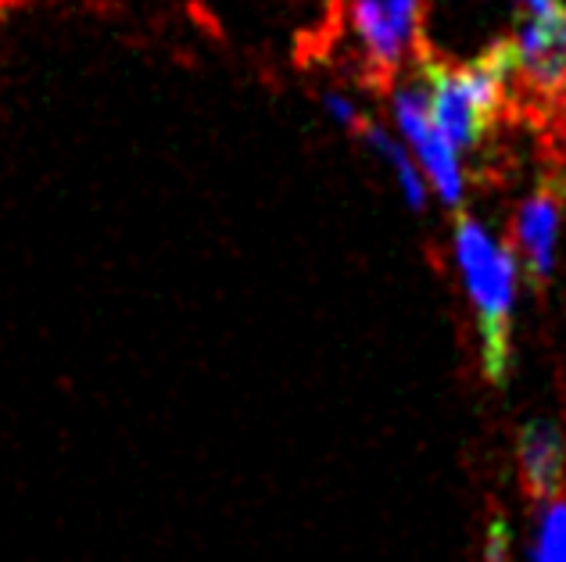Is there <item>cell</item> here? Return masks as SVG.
<instances>
[{
	"instance_id": "9c48e42d",
	"label": "cell",
	"mask_w": 566,
	"mask_h": 562,
	"mask_svg": "<svg viewBox=\"0 0 566 562\" xmlns=\"http://www.w3.org/2000/svg\"><path fill=\"white\" fill-rule=\"evenodd\" d=\"M534 562H566V501L563 498L548 501L542 530H538Z\"/></svg>"
},
{
	"instance_id": "7a4b0ae2",
	"label": "cell",
	"mask_w": 566,
	"mask_h": 562,
	"mask_svg": "<svg viewBox=\"0 0 566 562\" xmlns=\"http://www.w3.org/2000/svg\"><path fill=\"white\" fill-rule=\"evenodd\" d=\"M395 118L406 140L412 144L416 158L427 169L430 187L438 190L444 204L459 209L463 204V169H459V155L452 144L441 137L434 118H430V97L423 86H406L395 94Z\"/></svg>"
},
{
	"instance_id": "30bf717a",
	"label": "cell",
	"mask_w": 566,
	"mask_h": 562,
	"mask_svg": "<svg viewBox=\"0 0 566 562\" xmlns=\"http://www.w3.org/2000/svg\"><path fill=\"white\" fill-rule=\"evenodd\" d=\"M387 11H391L398 40L406 43V47L420 40V0H387Z\"/></svg>"
},
{
	"instance_id": "7c38bea8",
	"label": "cell",
	"mask_w": 566,
	"mask_h": 562,
	"mask_svg": "<svg viewBox=\"0 0 566 562\" xmlns=\"http://www.w3.org/2000/svg\"><path fill=\"white\" fill-rule=\"evenodd\" d=\"M516 4L531 8V14H534V19H556V14L563 11V4H559V0H516Z\"/></svg>"
},
{
	"instance_id": "6da1fadb",
	"label": "cell",
	"mask_w": 566,
	"mask_h": 562,
	"mask_svg": "<svg viewBox=\"0 0 566 562\" xmlns=\"http://www.w3.org/2000/svg\"><path fill=\"white\" fill-rule=\"evenodd\" d=\"M455 258L463 269L470 301L476 308L481 362L491 383H505L513 362V301H516V258L510 247H495L488 230L470 215L455 223Z\"/></svg>"
},
{
	"instance_id": "277c9868",
	"label": "cell",
	"mask_w": 566,
	"mask_h": 562,
	"mask_svg": "<svg viewBox=\"0 0 566 562\" xmlns=\"http://www.w3.org/2000/svg\"><path fill=\"white\" fill-rule=\"evenodd\" d=\"M516 76H524L531 94H542L548 105L566 100V8L556 19H531L520 29Z\"/></svg>"
},
{
	"instance_id": "5b68a950",
	"label": "cell",
	"mask_w": 566,
	"mask_h": 562,
	"mask_svg": "<svg viewBox=\"0 0 566 562\" xmlns=\"http://www.w3.org/2000/svg\"><path fill=\"white\" fill-rule=\"evenodd\" d=\"M423 76H427L430 118H434L438 132L452 144L455 155L459 151H473V147L484 140L488 123L481 118V112L473 108V100H470L467 86H463V76H459V65L427 57Z\"/></svg>"
},
{
	"instance_id": "52a82bcc",
	"label": "cell",
	"mask_w": 566,
	"mask_h": 562,
	"mask_svg": "<svg viewBox=\"0 0 566 562\" xmlns=\"http://www.w3.org/2000/svg\"><path fill=\"white\" fill-rule=\"evenodd\" d=\"M352 22L369 54V65L387 83L401 62V51H406V43L398 40V29L391 22V11H387V0H352Z\"/></svg>"
},
{
	"instance_id": "8fae6325",
	"label": "cell",
	"mask_w": 566,
	"mask_h": 562,
	"mask_svg": "<svg viewBox=\"0 0 566 562\" xmlns=\"http://www.w3.org/2000/svg\"><path fill=\"white\" fill-rule=\"evenodd\" d=\"M323 108L326 112H331V118H334V123L337 126H345V129H352V132H363V115H359V108H355L352 105V100L348 97H340V94H323Z\"/></svg>"
},
{
	"instance_id": "ba28073f",
	"label": "cell",
	"mask_w": 566,
	"mask_h": 562,
	"mask_svg": "<svg viewBox=\"0 0 566 562\" xmlns=\"http://www.w3.org/2000/svg\"><path fill=\"white\" fill-rule=\"evenodd\" d=\"M363 140L374 147V151L387 161V166L395 169V180L401 187V194H406V201L412 204L416 212H423L427 209V180L420 176V169L412 166V158L406 155V147H401L391 132H384L380 126L374 123H366L363 126Z\"/></svg>"
},
{
	"instance_id": "3957f363",
	"label": "cell",
	"mask_w": 566,
	"mask_h": 562,
	"mask_svg": "<svg viewBox=\"0 0 566 562\" xmlns=\"http://www.w3.org/2000/svg\"><path fill=\"white\" fill-rule=\"evenodd\" d=\"M563 209H566V176H548L516 215V230H513L516 247L538 287H545L556 269V241H559Z\"/></svg>"
},
{
	"instance_id": "8992f818",
	"label": "cell",
	"mask_w": 566,
	"mask_h": 562,
	"mask_svg": "<svg viewBox=\"0 0 566 562\" xmlns=\"http://www.w3.org/2000/svg\"><path fill=\"white\" fill-rule=\"evenodd\" d=\"M520 473L531 498L556 501L566 477V445L563 431L553 420H531L520 426Z\"/></svg>"
}]
</instances>
